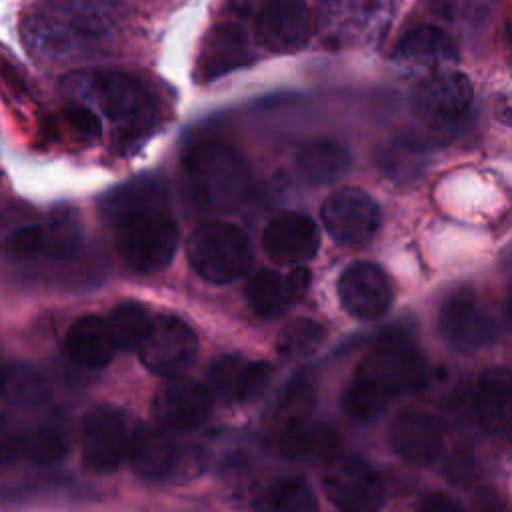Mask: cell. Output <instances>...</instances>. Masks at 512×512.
<instances>
[{"label":"cell","instance_id":"7402d4cb","mask_svg":"<svg viewBox=\"0 0 512 512\" xmlns=\"http://www.w3.org/2000/svg\"><path fill=\"white\" fill-rule=\"evenodd\" d=\"M474 410L488 432L512 440V374L508 370L482 372L474 390Z\"/></svg>","mask_w":512,"mask_h":512},{"label":"cell","instance_id":"9c48e42d","mask_svg":"<svg viewBox=\"0 0 512 512\" xmlns=\"http://www.w3.org/2000/svg\"><path fill=\"white\" fill-rule=\"evenodd\" d=\"M22 36L30 48L48 60H72L88 56L98 46L96 28L76 16L32 14L22 24Z\"/></svg>","mask_w":512,"mask_h":512},{"label":"cell","instance_id":"b9f144b4","mask_svg":"<svg viewBox=\"0 0 512 512\" xmlns=\"http://www.w3.org/2000/svg\"><path fill=\"white\" fill-rule=\"evenodd\" d=\"M472 504L476 512H502L504 510V498L494 488H478L472 494Z\"/></svg>","mask_w":512,"mask_h":512},{"label":"cell","instance_id":"7dc6e473","mask_svg":"<svg viewBox=\"0 0 512 512\" xmlns=\"http://www.w3.org/2000/svg\"><path fill=\"white\" fill-rule=\"evenodd\" d=\"M4 384H6V376H4L2 370H0V394L4 392Z\"/></svg>","mask_w":512,"mask_h":512},{"label":"cell","instance_id":"3957f363","mask_svg":"<svg viewBox=\"0 0 512 512\" xmlns=\"http://www.w3.org/2000/svg\"><path fill=\"white\" fill-rule=\"evenodd\" d=\"M66 88L80 96V104L104 114L122 144L146 138L160 120L156 94L130 72L110 68L74 72L66 78Z\"/></svg>","mask_w":512,"mask_h":512},{"label":"cell","instance_id":"4dcf8cb0","mask_svg":"<svg viewBox=\"0 0 512 512\" xmlns=\"http://www.w3.org/2000/svg\"><path fill=\"white\" fill-rule=\"evenodd\" d=\"M326 330L320 322L310 318H300L284 326L278 334L276 350L284 360H298L312 354L324 340Z\"/></svg>","mask_w":512,"mask_h":512},{"label":"cell","instance_id":"6da1fadb","mask_svg":"<svg viewBox=\"0 0 512 512\" xmlns=\"http://www.w3.org/2000/svg\"><path fill=\"white\" fill-rule=\"evenodd\" d=\"M102 214L114 228V244L122 262L152 274L166 268L178 248V226L154 180L138 178L114 188L102 200Z\"/></svg>","mask_w":512,"mask_h":512},{"label":"cell","instance_id":"f6af8a7d","mask_svg":"<svg viewBox=\"0 0 512 512\" xmlns=\"http://www.w3.org/2000/svg\"><path fill=\"white\" fill-rule=\"evenodd\" d=\"M232 6H234L236 10H240V12H246V10H250V8L256 6V0H232Z\"/></svg>","mask_w":512,"mask_h":512},{"label":"cell","instance_id":"7a4b0ae2","mask_svg":"<svg viewBox=\"0 0 512 512\" xmlns=\"http://www.w3.org/2000/svg\"><path fill=\"white\" fill-rule=\"evenodd\" d=\"M424 358L402 330H386L356 366L342 394V410L354 422H370L388 402L424 384Z\"/></svg>","mask_w":512,"mask_h":512},{"label":"cell","instance_id":"8fae6325","mask_svg":"<svg viewBox=\"0 0 512 512\" xmlns=\"http://www.w3.org/2000/svg\"><path fill=\"white\" fill-rule=\"evenodd\" d=\"M328 234L346 246L370 242L380 228V208L376 200L360 188L348 186L332 192L320 210Z\"/></svg>","mask_w":512,"mask_h":512},{"label":"cell","instance_id":"603a6c76","mask_svg":"<svg viewBox=\"0 0 512 512\" xmlns=\"http://www.w3.org/2000/svg\"><path fill=\"white\" fill-rule=\"evenodd\" d=\"M64 350L80 366L102 368L114 356V342L106 320L94 314L80 316L72 322L64 336Z\"/></svg>","mask_w":512,"mask_h":512},{"label":"cell","instance_id":"2e32d148","mask_svg":"<svg viewBox=\"0 0 512 512\" xmlns=\"http://www.w3.org/2000/svg\"><path fill=\"white\" fill-rule=\"evenodd\" d=\"M338 296L346 312L362 320H374L388 310L392 288L380 266L354 262L338 280Z\"/></svg>","mask_w":512,"mask_h":512},{"label":"cell","instance_id":"1f68e13d","mask_svg":"<svg viewBox=\"0 0 512 512\" xmlns=\"http://www.w3.org/2000/svg\"><path fill=\"white\" fill-rule=\"evenodd\" d=\"M66 448H68V438L60 430V426L44 424V426H38L36 430L22 434L20 454H24L28 460L36 464H52L66 454Z\"/></svg>","mask_w":512,"mask_h":512},{"label":"cell","instance_id":"d6a6232c","mask_svg":"<svg viewBox=\"0 0 512 512\" xmlns=\"http://www.w3.org/2000/svg\"><path fill=\"white\" fill-rule=\"evenodd\" d=\"M380 168L394 180H410L424 166V148L408 138L390 142L380 154Z\"/></svg>","mask_w":512,"mask_h":512},{"label":"cell","instance_id":"ab89813d","mask_svg":"<svg viewBox=\"0 0 512 512\" xmlns=\"http://www.w3.org/2000/svg\"><path fill=\"white\" fill-rule=\"evenodd\" d=\"M416 512H464V510H462V504L452 496L444 492H432L418 502Z\"/></svg>","mask_w":512,"mask_h":512},{"label":"cell","instance_id":"e0dca14e","mask_svg":"<svg viewBox=\"0 0 512 512\" xmlns=\"http://www.w3.org/2000/svg\"><path fill=\"white\" fill-rule=\"evenodd\" d=\"M438 324L444 338L462 350L486 344L494 332L490 316L476 300V294L468 288H460L444 300Z\"/></svg>","mask_w":512,"mask_h":512},{"label":"cell","instance_id":"60d3db41","mask_svg":"<svg viewBox=\"0 0 512 512\" xmlns=\"http://www.w3.org/2000/svg\"><path fill=\"white\" fill-rule=\"evenodd\" d=\"M284 286H286V294L290 300H300L310 288V270L304 266H296L284 278Z\"/></svg>","mask_w":512,"mask_h":512},{"label":"cell","instance_id":"7c38bea8","mask_svg":"<svg viewBox=\"0 0 512 512\" xmlns=\"http://www.w3.org/2000/svg\"><path fill=\"white\" fill-rule=\"evenodd\" d=\"M324 492L340 512H378L386 492L380 476L360 458H336L328 464Z\"/></svg>","mask_w":512,"mask_h":512},{"label":"cell","instance_id":"277c9868","mask_svg":"<svg viewBox=\"0 0 512 512\" xmlns=\"http://www.w3.org/2000/svg\"><path fill=\"white\" fill-rule=\"evenodd\" d=\"M188 198L206 212H226L238 206L250 184L244 156L230 144L206 140L190 146L182 158Z\"/></svg>","mask_w":512,"mask_h":512},{"label":"cell","instance_id":"74e56055","mask_svg":"<svg viewBox=\"0 0 512 512\" xmlns=\"http://www.w3.org/2000/svg\"><path fill=\"white\" fill-rule=\"evenodd\" d=\"M22 448V432L16 430L14 422L0 416V464L16 458Z\"/></svg>","mask_w":512,"mask_h":512},{"label":"cell","instance_id":"5bb4252c","mask_svg":"<svg viewBox=\"0 0 512 512\" xmlns=\"http://www.w3.org/2000/svg\"><path fill=\"white\" fill-rule=\"evenodd\" d=\"M210 392L194 380L172 376L152 398V414L158 424L172 432H186L202 426L210 416Z\"/></svg>","mask_w":512,"mask_h":512},{"label":"cell","instance_id":"bcb514c9","mask_svg":"<svg viewBox=\"0 0 512 512\" xmlns=\"http://www.w3.org/2000/svg\"><path fill=\"white\" fill-rule=\"evenodd\" d=\"M506 308H508V314L512 316V284L506 290Z\"/></svg>","mask_w":512,"mask_h":512},{"label":"cell","instance_id":"f1b7e54d","mask_svg":"<svg viewBox=\"0 0 512 512\" xmlns=\"http://www.w3.org/2000/svg\"><path fill=\"white\" fill-rule=\"evenodd\" d=\"M150 320L148 310L140 302H122L110 312L106 326L116 348L134 350L142 342Z\"/></svg>","mask_w":512,"mask_h":512},{"label":"cell","instance_id":"ee69618b","mask_svg":"<svg viewBox=\"0 0 512 512\" xmlns=\"http://www.w3.org/2000/svg\"><path fill=\"white\" fill-rule=\"evenodd\" d=\"M494 112L500 122H504L506 126H512V82L496 98Z\"/></svg>","mask_w":512,"mask_h":512},{"label":"cell","instance_id":"9a60e30c","mask_svg":"<svg viewBox=\"0 0 512 512\" xmlns=\"http://www.w3.org/2000/svg\"><path fill=\"white\" fill-rule=\"evenodd\" d=\"M392 60L402 68L432 74L450 68L458 60V46L442 28L422 24L406 30L398 38Z\"/></svg>","mask_w":512,"mask_h":512},{"label":"cell","instance_id":"8d00e7d4","mask_svg":"<svg viewBox=\"0 0 512 512\" xmlns=\"http://www.w3.org/2000/svg\"><path fill=\"white\" fill-rule=\"evenodd\" d=\"M44 234L40 226H22L12 230L4 240V250L12 258H32L42 252Z\"/></svg>","mask_w":512,"mask_h":512},{"label":"cell","instance_id":"f35d334b","mask_svg":"<svg viewBox=\"0 0 512 512\" xmlns=\"http://www.w3.org/2000/svg\"><path fill=\"white\" fill-rule=\"evenodd\" d=\"M12 384H14L12 398L18 400V402H32L34 404L44 396L40 380L34 374H20Z\"/></svg>","mask_w":512,"mask_h":512},{"label":"cell","instance_id":"5b68a950","mask_svg":"<svg viewBox=\"0 0 512 512\" xmlns=\"http://www.w3.org/2000/svg\"><path fill=\"white\" fill-rule=\"evenodd\" d=\"M392 22V0H320L314 28L330 50H364L378 44Z\"/></svg>","mask_w":512,"mask_h":512},{"label":"cell","instance_id":"836d02e7","mask_svg":"<svg viewBox=\"0 0 512 512\" xmlns=\"http://www.w3.org/2000/svg\"><path fill=\"white\" fill-rule=\"evenodd\" d=\"M244 362L246 360L240 356H222L212 362L208 368V386L218 400L238 402V384Z\"/></svg>","mask_w":512,"mask_h":512},{"label":"cell","instance_id":"8992f818","mask_svg":"<svg viewBox=\"0 0 512 512\" xmlns=\"http://www.w3.org/2000/svg\"><path fill=\"white\" fill-rule=\"evenodd\" d=\"M186 252L194 272L214 284L244 276L254 258L248 236L228 222L200 224L190 234Z\"/></svg>","mask_w":512,"mask_h":512},{"label":"cell","instance_id":"83f0119b","mask_svg":"<svg viewBox=\"0 0 512 512\" xmlns=\"http://www.w3.org/2000/svg\"><path fill=\"white\" fill-rule=\"evenodd\" d=\"M246 300L250 308L264 318H274L284 312L290 298L284 278L274 270H258L246 284Z\"/></svg>","mask_w":512,"mask_h":512},{"label":"cell","instance_id":"484cf974","mask_svg":"<svg viewBox=\"0 0 512 512\" xmlns=\"http://www.w3.org/2000/svg\"><path fill=\"white\" fill-rule=\"evenodd\" d=\"M256 512H318V502L302 478H284L256 500Z\"/></svg>","mask_w":512,"mask_h":512},{"label":"cell","instance_id":"d6986e66","mask_svg":"<svg viewBox=\"0 0 512 512\" xmlns=\"http://www.w3.org/2000/svg\"><path fill=\"white\" fill-rule=\"evenodd\" d=\"M252 62L254 52L246 32L236 24H218L206 34L200 46L196 76L202 82H212Z\"/></svg>","mask_w":512,"mask_h":512},{"label":"cell","instance_id":"ac0fdd59","mask_svg":"<svg viewBox=\"0 0 512 512\" xmlns=\"http://www.w3.org/2000/svg\"><path fill=\"white\" fill-rule=\"evenodd\" d=\"M320 244L314 220L306 214L284 212L272 218L262 232L266 256L278 264H300L310 260Z\"/></svg>","mask_w":512,"mask_h":512},{"label":"cell","instance_id":"4fadbf2b","mask_svg":"<svg viewBox=\"0 0 512 512\" xmlns=\"http://www.w3.org/2000/svg\"><path fill=\"white\" fill-rule=\"evenodd\" d=\"M314 32V14L302 0H266L254 16V34L272 52H298Z\"/></svg>","mask_w":512,"mask_h":512},{"label":"cell","instance_id":"30bf717a","mask_svg":"<svg viewBox=\"0 0 512 512\" xmlns=\"http://www.w3.org/2000/svg\"><path fill=\"white\" fill-rule=\"evenodd\" d=\"M136 350L150 372L172 378L192 364L198 340L184 320L172 314H160L150 320V326Z\"/></svg>","mask_w":512,"mask_h":512},{"label":"cell","instance_id":"d590c367","mask_svg":"<svg viewBox=\"0 0 512 512\" xmlns=\"http://www.w3.org/2000/svg\"><path fill=\"white\" fill-rule=\"evenodd\" d=\"M272 378V366L262 360L244 362L240 384H238V402H252L256 400L270 384Z\"/></svg>","mask_w":512,"mask_h":512},{"label":"cell","instance_id":"52a82bcc","mask_svg":"<svg viewBox=\"0 0 512 512\" xmlns=\"http://www.w3.org/2000/svg\"><path fill=\"white\" fill-rule=\"evenodd\" d=\"M134 426L130 416L114 406H94L80 424L84 464L94 472L116 470L130 454Z\"/></svg>","mask_w":512,"mask_h":512},{"label":"cell","instance_id":"e575fe53","mask_svg":"<svg viewBox=\"0 0 512 512\" xmlns=\"http://www.w3.org/2000/svg\"><path fill=\"white\" fill-rule=\"evenodd\" d=\"M58 126H62L70 136L80 142H90L100 136V118L98 114L80 102H70L60 110Z\"/></svg>","mask_w":512,"mask_h":512},{"label":"cell","instance_id":"cb8c5ba5","mask_svg":"<svg viewBox=\"0 0 512 512\" xmlns=\"http://www.w3.org/2000/svg\"><path fill=\"white\" fill-rule=\"evenodd\" d=\"M274 448L290 460L320 462L328 460L338 448V436L324 424L304 422L294 428L274 432Z\"/></svg>","mask_w":512,"mask_h":512},{"label":"cell","instance_id":"ba28073f","mask_svg":"<svg viewBox=\"0 0 512 512\" xmlns=\"http://www.w3.org/2000/svg\"><path fill=\"white\" fill-rule=\"evenodd\" d=\"M474 90L466 74L452 68L426 74L414 94L412 108L416 116L438 130L458 126L470 112Z\"/></svg>","mask_w":512,"mask_h":512},{"label":"cell","instance_id":"7bdbcfd3","mask_svg":"<svg viewBox=\"0 0 512 512\" xmlns=\"http://www.w3.org/2000/svg\"><path fill=\"white\" fill-rule=\"evenodd\" d=\"M446 476L452 482H466L472 476V460L466 454H454L446 466Z\"/></svg>","mask_w":512,"mask_h":512},{"label":"cell","instance_id":"ffe728a7","mask_svg":"<svg viewBox=\"0 0 512 512\" xmlns=\"http://www.w3.org/2000/svg\"><path fill=\"white\" fill-rule=\"evenodd\" d=\"M128 460L140 478L162 482L182 464V448L166 428L136 424Z\"/></svg>","mask_w":512,"mask_h":512},{"label":"cell","instance_id":"44dd1931","mask_svg":"<svg viewBox=\"0 0 512 512\" xmlns=\"http://www.w3.org/2000/svg\"><path fill=\"white\" fill-rule=\"evenodd\" d=\"M442 426L436 416L420 408H408L396 414L390 428L394 450L410 462H432L442 450Z\"/></svg>","mask_w":512,"mask_h":512},{"label":"cell","instance_id":"d4e9b609","mask_svg":"<svg viewBox=\"0 0 512 512\" xmlns=\"http://www.w3.org/2000/svg\"><path fill=\"white\" fill-rule=\"evenodd\" d=\"M296 166L312 184H330L350 166V152L344 144L328 138L312 140L298 150Z\"/></svg>","mask_w":512,"mask_h":512},{"label":"cell","instance_id":"f546056e","mask_svg":"<svg viewBox=\"0 0 512 512\" xmlns=\"http://www.w3.org/2000/svg\"><path fill=\"white\" fill-rule=\"evenodd\" d=\"M44 234V244L42 252L54 260H62L70 256L78 242H80V220L78 214L70 208H60L56 210L46 226L42 228Z\"/></svg>","mask_w":512,"mask_h":512},{"label":"cell","instance_id":"4316f807","mask_svg":"<svg viewBox=\"0 0 512 512\" xmlns=\"http://www.w3.org/2000/svg\"><path fill=\"white\" fill-rule=\"evenodd\" d=\"M314 408V388L304 378H292L272 406L274 432L308 422Z\"/></svg>","mask_w":512,"mask_h":512}]
</instances>
